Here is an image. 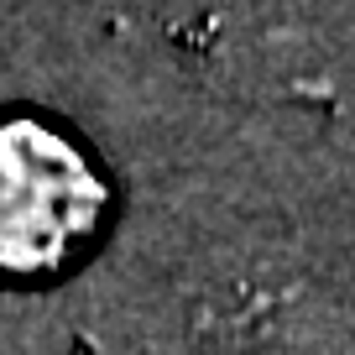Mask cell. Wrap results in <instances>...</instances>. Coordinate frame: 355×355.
Here are the masks:
<instances>
[{
  "mask_svg": "<svg viewBox=\"0 0 355 355\" xmlns=\"http://www.w3.org/2000/svg\"><path fill=\"white\" fill-rule=\"evenodd\" d=\"M100 178L47 125H0V266H58L100 225Z\"/></svg>",
  "mask_w": 355,
  "mask_h": 355,
  "instance_id": "1",
  "label": "cell"
}]
</instances>
